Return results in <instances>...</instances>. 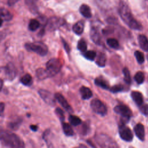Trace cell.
Wrapping results in <instances>:
<instances>
[{
  "label": "cell",
  "instance_id": "cell-1",
  "mask_svg": "<svg viewBox=\"0 0 148 148\" xmlns=\"http://www.w3.org/2000/svg\"><path fill=\"white\" fill-rule=\"evenodd\" d=\"M118 12L122 20L130 28L138 31L142 29V25L134 18L130 8L124 2H120Z\"/></svg>",
  "mask_w": 148,
  "mask_h": 148
},
{
  "label": "cell",
  "instance_id": "cell-2",
  "mask_svg": "<svg viewBox=\"0 0 148 148\" xmlns=\"http://www.w3.org/2000/svg\"><path fill=\"white\" fill-rule=\"evenodd\" d=\"M1 143L6 147H23V141L16 134L11 132L1 130L0 133Z\"/></svg>",
  "mask_w": 148,
  "mask_h": 148
},
{
  "label": "cell",
  "instance_id": "cell-3",
  "mask_svg": "<svg viewBox=\"0 0 148 148\" xmlns=\"http://www.w3.org/2000/svg\"><path fill=\"white\" fill-rule=\"evenodd\" d=\"M24 46L27 51L34 52L41 56H45L48 52L47 46L42 42L27 43Z\"/></svg>",
  "mask_w": 148,
  "mask_h": 148
},
{
  "label": "cell",
  "instance_id": "cell-4",
  "mask_svg": "<svg viewBox=\"0 0 148 148\" xmlns=\"http://www.w3.org/2000/svg\"><path fill=\"white\" fill-rule=\"evenodd\" d=\"M114 111L121 116V123H127L131 117L132 113L131 110L125 105H118L114 108Z\"/></svg>",
  "mask_w": 148,
  "mask_h": 148
},
{
  "label": "cell",
  "instance_id": "cell-5",
  "mask_svg": "<svg viewBox=\"0 0 148 148\" xmlns=\"http://www.w3.org/2000/svg\"><path fill=\"white\" fill-rule=\"evenodd\" d=\"M46 70L50 75V77L58 73L62 67V64L60 60L56 58H53L49 60L46 64Z\"/></svg>",
  "mask_w": 148,
  "mask_h": 148
},
{
  "label": "cell",
  "instance_id": "cell-6",
  "mask_svg": "<svg viewBox=\"0 0 148 148\" xmlns=\"http://www.w3.org/2000/svg\"><path fill=\"white\" fill-rule=\"evenodd\" d=\"M95 140L98 144L103 147H117L116 143L106 135L99 134L95 136Z\"/></svg>",
  "mask_w": 148,
  "mask_h": 148
},
{
  "label": "cell",
  "instance_id": "cell-7",
  "mask_svg": "<svg viewBox=\"0 0 148 148\" xmlns=\"http://www.w3.org/2000/svg\"><path fill=\"white\" fill-rule=\"evenodd\" d=\"M90 106L92 110L98 114L103 116L107 113V108L105 105L98 99H94L91 101Z\"/></svg>",
  "mask_w": 148,
  "mask_h": 148
},
{
  "label": "cell",
  "instance_id": "cell-8",
  "mask_svg": "<svg viewBox=\"0 0 148 148\" xmlns=\"http://www.w3.org/2000/svg\"><path fill=\"white\" fill-rule=\"evenodd\" d=\"M119 133L121 139L125 142H131L133 139V134L125 124L121 123L119 127Z\"/></svg>",
  "mask_w": 148,
  "mask_h": 148
},
{
  "label": "cell",
  "instance_id": "cell-9",
  "mask_svg": "<svg viewBox=\"0 0 148 148\" xmlns=\"http://www.w3.org/2000/svg\"><path fill=\"white\" fill-rule=\"evenodd\" d=\"M38 93L42 99L48 105L50 106H54L56 104V98L50 91L44 90L40 89L38 91Z\"/></svg>",
  "mask_w": 148,
  "mask_h": 148
},
{
  "label": "cell",
  "instance_id": "cell-10",
  "mask_svg": "<svg viewBox=\"0 0 148 148\" xmlns=\"http://www.w3.org/2000/svg\"><path fill=\"white\" fill-rule=\"evenodd\" d=\"M4 76L5 78L9 80H12L14 79L17 74V69L15 66L12 63L9 62L7 65L3 67Z\"/></svg>",
  "mask_w": 148,
  "mask_h": 148
},
{
  "label": "cell",
  "instance_id": "cell-11",
  "mask_svg": "<svg viewBox=\"0 0 148 148\" xmlns=\"http://www.w3.org/2000/svg\"><path fill=\"white\" fill-rule=\"evenodd\" d=\"M64 20L61 18L53 17L50 18L47 24V27L50 31H53L64 24Z\"/></svg>",
  "mask_w": 148,
  "mask_h": 148
},
{
  "label": "cell",
  "instance_id": "cell-12",
  "mask_svg": "<svg viewBox=\"0 0 148 148\" xmlns=\"http://www.w3.org/2000/svg\"><path fill=\"white\" fill-rule=\"evenodd\" d=\"M56 99L57 100V101L60 103V105L64 108V109H65L67 112L72 113L73 112V109L70 106V105L67 102L66 99L65 98V97L60 93L57 92L54 94Z\"/></svg>",
  "mask_w": 148,
  "mask_h": 148
},
{
  "label": "cell",
  "instance_id": "cell-13",
  "mask_svg": "<svg viewBox=\"0 0 148 148\" xmlns=\"http://www.w3.org/2000/svg\"><path fill=\"white\" fill-rule=\"evenodd\" d=\"M91 39L96 44L98 45H100L101 43V38L100 33L98 31V29L93 27L91 28L90 33Z\"/></svg>",
  "mask_w": 148,
  "mask_h": 148
},
{
  "label": "cell",
  "instance_id": "cell-14",
  "mask_svg": "<svg viewBox=\"0 0 148 148\" xmlns=\"http://www.w3.org/2000/svg\"><path fill=\"white\" fill-rule=\"evenodd\" d=\"M134 131L136 136L139 140L142 141H143L145 140V128L142 124L138 123L136 124L134 128Z\"/></svg>",
  "mask_w": 148,
  "mask_h": 148
},
{
  "label": "cell",
  "instance_id": "cell-15",
  "mask_svg": "<svg viewBox=\"0 0 148 148\" xmlns=\"http://www.w3.org/2000/svg\"><path fill=\"white\" fill-rule=\"evenodd\" d=\"M131 97L132 100L138 106L143 103V95L140 92L137 91H133L131 93Z\"/></svg>",
  "mask_w": 148,
  "mask_h": 148
},
{
  "label": "cell",
  "instance_id": "cell-16",
  "mask_svg": "<svg viewBox=\"0 0 148 148\" xmlns=\"http://www.w3.org/2000/svg\"><path fill=\"white\" fill-rule=\"evenodd\" d=\"M140 47L145 51H148V39L144 35H139L138 38Z\"/></svg>",
  "mask_w": 148,
  "mask_h": 148
},
{
  "label": "cell",
  "instance_id": "cell-17",
  "mask_svg": "<svg viewBox=\"0 0 148 148\" xmlns=\"http://www.w3.org/2000/svg\"><path fill=\"white\" fill-rule=\"evenodd\" d=\"M1 24L2 25V23L3 21H8L12 19L13 15L12 14L6 9L1 8Z\"/></svg>",
  "mask_w": 148,
  "mask_h": 148
},
{
  "label": "cell",
  "instance_id": "cell-18",
  "mask_svg": "<svg viewBox=\"0 0 148 148\" xmlns=\"http://www.w3.org/2000/svg\"><path fill=\"white\" fill-rule=\"evenodd\" d=\"M84 21L82 20H80L76 23L73 25L72 30L75 34H76V35H80L83 33L84 31Z\"/></svg>",
  "mask_w": 148,
  "mask_h": 148
},
{
  "label": "cell",
  "instance_id": "cell-19",
  "mask_svg": "<svg viewBox=\"0 0 148 148\" xmlns=\"http://www.w3.org/2000/svg\"><path fill=\"white\" fill-rule=\"evenodd\" d=\"M79 91L83 99H88L92 96V92L91 90L87 87L82 86L80 88Z\"/></svg>",
  "mask_w": 148,
  "mask_h": 148
},
{
  "label": "cell",
  "instance_id": "cell-20",
  "mask_svg": "<svg viewBox=\"0 0 148 148\" xmlns=\"http://www.w3.org/2000/svg\"><path fill=\"white\" fill-rule=\"evenodd\" d=\"M79 12L83 16H84L87 18H91L92 16V13H91L90 8L86 4H83L80 6Z\"/></svg>",
  "mask_w": 148,
  "mask_h": 148
},
{
  "label": "cell",
  "instance_id": "cell-21",
  "mask_svg": "<svg viewBox=\"0 0 148 148\" xmlns=\"http://www.w3.org/2000/svg\"><path fill=\"white\" fill-rule=\"evenodd\" d=\"M22 123V119L20 117H17L11 120L8 124V127L12 130H17Z\"/></svg>",
  "mask_w": 148,
  "mask_h": 148
},
{
  "label": "cell",
  "instance_id": "cell-22",
  "mask_svg": "<svg viewBox=\"0 0 148 148\" xmlns=\"http://www.w3.org/2000/svg\"><path fill=\"white\" fill-rule=\"evenodd\" d=\"M62 127L64 133L66 136H71L73 135L74 134L73 130L69 124L65 122H62Z\"/></svg>",
  "mask_w": 148,
  "mask_h": 148
},
{
  "label": "cell",
  "instance_id": "cell-23",
  "mask_svg": "<svg viewBox=\"0 0 148 148\" xmlns=\"http://www.w3.org/2000/svg\"><path fill=\"white\" fill-rule=\"evenodd\" d=\"M36 77L39 80H43L47 77H50V76L47 70L44 69L43 68L38 69L36 71Z\"/></svg>",
  "mask_w": 148,
  "mask_h": 148
},
{
  "label": "cell",
  "instance_id": "cell-24",
  "mask_svg": "<svg viewBox=\"0 0 148 148\" xmlns=\"http://www.w3.org/2000/svg\"><path fill=\"white\" fill-rule=\"evenodd\" d=\"M94 83L95 85L101 87V88L106 89V90L109 88V84L105 80H104L102 78H99V77L96 78L94 80Z\"/></svg>",
  "mask_w": 148,
  "mask_h": 148
},
{
  "label": "cell",
  "instance_id": "cell-25",
  "mask_svg": "<svg viewBox=\"0 0 148 148\" xmlns=\"http://www.w3.org/2000/svg\"><path fill=\"white\" fill-rule=\"evenodd\" d=\"M106 62V57L103 53H100L97 56L96 64L100 67H103L105 66Z\"/></svg>",
  "mask_w": 148,
  "mask_h": 148
},
{
  "label": "cell",
  "instance_id": "cell-26",
  "mask_svg": "<svg viewBox=\"0 0 148 148\" xmlns=\"http://www.w3.org/2000/svg\"><path fill=\"white\" fill-rule=\"evenodd\" d=\"M20 81L23 85L26 86H30L33 82L32 76L28 73H27L21 77Z\"/></svg>",
  "mask_w": 148,
  "mask_h": 148
},
{
  "label": "cell",
  "instance_id": "cell-27",
  "mask_svg": "<svg viewBox=\"0 0 148 148\" xmlns=\"http://www.w3.org/2000/svg\"><path fill=\"white\" fill-rule=\"evenodd\" d=\"M40 24L39 21L36 19H31L28 24V29L31 31H35L40 27Z\"/></svg>",
  "mask_w": 148,
  "mask_h": 148
},
{
  "label": "cell",
  "instance_id": "cell-28",
  "mask_svg": "<svg viewBox=\"0 0 148 148\" xmlns=\"http://www.w3.org/2000/svg\"><path fill=\"white\" fill-rule=\"evenodd\" d=\"M68 120H69L70 124L73 126H77L82 123L81 119L76 116L70 115L69 116Z\"/></svg>",
  "mask_w": 148,
  "mask_h": 148
},
{
  "label": "cell",
  "instance_id": "cell-29",
  "mask_svg": "<svg viewBox=\"0 0 148 148\" xmlns=\"http://www.w3.org/2000/svg\"><path fill=\"white\" fill-rule=\"evenodd\" d=\"M134 80L138 84H142L145 81V75L143 72L141 71L137 72L134 76Z\"/></svg>",
  "mask_w": 148,
  "mask_h": 148
},
{
  "label": "cell",
  "instance_id": "cell-30",
  "mask_svg": "<svg viewBox=\"0 0 148 148\" xmlns=\"http://www.w3.org/2000/svg\"><path fill=\"white\" fill-rule=\"evenodd\" d=\"M106 43L109 46L113 49H117L120 47L118 40L114 38H109L106 40Z\"/></svg>",
  "mask_w": 148,
  "mask_h": 148
},
{
  "label": "cell",
  "instance_id": "cell-31",
  "mask_svg": "<svg viewBox=\"0 0 148 148\" xmlns=\"http://www.w3.org/2000/svg\"><path fill=\"white\" fill-rule=\"evenodd\" d=\"M123 73L124 75V82L128 84H130L131 83V78L130 75V72L128 69L127 67H125L123 69Z\"/></svg>",
  "mask_w": 148,
  "mask_h": 148
},
{
  "label": "cell",
  "instance_id": "cell-32",
  "mask_svg": "<svg viewBox=\"0 0 148 148\" xmlns=\"http://www.w3.org/2000/svg\"><path fill=\"white\" fill-rule=\"evenodd\" d=\"M83 56L86 59L90 61H93L97 56V53L93 50H88L84 52Z\"/></svg>",
  "mask_w": 148,
  "mask_h": 148
},
{
  "label": "cell",
  "instance_id": "cell-33",
  "mask_svg": "<svg viewBox=\"0 0 148 148\" xmlns=\"http://www.w3.org/2000/svg\"><path fill=\"white\" fill-rule=\"evenodd\" d=\"M77 49L82 52H85L87 50V43L84 39H82L79 40L77 45Z\"/></svg>",
  "mask_w": 148,
  "mask_h": 148
},
{
  "label": "cell",
  "instance_id": "cell-34",
  "mask_svg": "<svg viewBox=\"0 0 148 148\" xmlns=\"http://www.w3.org/2000/svg\"><path fill=\"white\" fill-rule=\"evenodd\" d=\"M134 56L136 58V60L137 61V62L141 64H143L145 61V57H144V55L143 54V53L138 51V50H136L135 51L134 53Z\"/></svg>",
  "mask_w": 148,
  "mask_h": 148
},
{
  "label": "cell",
  "instance_id": "cell-35",
  "mask_svg": "<svg viewBox=\"0 0 148 148\" xmlns=\"http://www.w3.org/2000/svg\"><path fill=\"white\" fill-rule=\"evenodd\" d=\"M123 89H124V87L122 84H116L109 88L110 91L113 93L121 92L123 90Z\"/></svg>",
  "mask_w": 148,
  "mask_h": 148
},
{
  "label": "cell",
  "instance_id": "cell-36",
  "mask_svg": "<svg viewBox=\"0 0 148 148\" xmlns=\"http://www.w3.org/2000/svg\"><path fill=\"white\" fill-rule=\"evenodd\" d=\"M55 113L58 116V117L59 118L60 121L61 122H63L64 119H65V116H64V111L61 109H60L59 108H57L55 110Z\"/></svg>",
  "mask_w": 148,
  "mask_h": 148
},
{
  "label": "cell",
  "instance_id": "cell-37",
  "mask_svg": "<svg viewBox=\"0 0 148 148\" xmlns=\"http://www.w3.org/2000/svg\"><path fill=\"white\" fill-rule=\"evenodd\" d=\"M140 112L145 116H148V104L143 103L139 106Z\"/></svg>",
  "mask_w": 148,
  "mask_h": 148
},
{
  "label": "cell",
  "instance_id": "cell-38",
  "mask_svg": "<svg viewBox=\"0 0 148 148\" xmlns=\"http://www.w3.org/2000/svg\"><path fill=\"white\" fill-rule=\"evenodd\" d=\"M25 1L27 6H28L29 8H31L33 11L36 10V6L35 0H25Z\"/></svg>",
  "mask_w": 148,
  "mask_h": 148
},
{
  "label": "cell",
  "instance_id": "cell-39",
  "mask_svg": "<svg viewBox=\"0 0 148 148\" xmlns=\"http://www.w3.org/2000/svg\"><path fill=\"white\" fill-rule=\"evenodd\" d=\"M62 43H63V45H64V47L65 50H66V51L67 53L70 52V47H69L68 44V43H66V42L64 39H62Z\"/></svg>",
  "mask_w": 148,
  "mask_h": 148
},
{
  "label": "cell",
  "instance_id": "cell-40",
  "mask_svg": "<svg viewBox=\"0 0 148 148\" xmlns=\"http://www.w3.org/2000/svg\"><path fill=\"white\" fill-rule=\"evenodd\" d=\"M19 0H8V5L9 6H12L15 5Z\"/></svg>",
  "mask_w": 148,
  "mask_h": 148
},
{
  "label": "cell",
  "instance_id": "cell-41",
  "mask_svg": "<svg viewBox=\"0 0 148 148\" xmlns=\"http://www.w3.org/2000/svg\"><path fill=\"white\" fill-rule=\"evenodd\" d=\"M29 128L33 131H36L38 130V126L35 125H31L29 126Z\"/></svg>",
  "mask_w": 148,
  "mask_h": 148
},
{
  "label": "cell",
  "instance_id": "cell-42",
  "mask_svg": "<svg viewBox=\"0 0 148 148\" xmlns=\"http://www.w3.org/2000/svg\"><path fill=\"white\" fill-rule=\"evenodd\" d=\"M5 108V105L4 103L3 102L1 103V105H0V111H1V114H2V113L3 112V110Z\"/></svg>",
  "mask_w": 148,
  "mask_h": 148
},
{
  "label": "cell",
  "instance_id": "cell-43",
  "mask_svg": "<svg viewBox=\"0 0 148 148\" xmlns=\"http://www.w3.org/2000/svg\"><path fill=\"white\" fill-rule=\"evenodd\" d=\"M147 1H148V0H147Z\"/></svg>",
  "mask_w": 148,
  "mask_h": 148
}]
</instances>
